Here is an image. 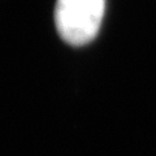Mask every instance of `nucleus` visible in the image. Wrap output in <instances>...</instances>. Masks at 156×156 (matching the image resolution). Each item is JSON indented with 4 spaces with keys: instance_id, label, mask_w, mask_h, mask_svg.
Wrapping results in <instances>:
<instances>
[{
    "instance_id": "nucleus-1",
    "label": "nucleus",
    "mask_w": 156,
    "mask_h": 156,
    "mask_svg": "<svg viewBox=\"0 0 156 156\" xmlns=\"http://www.w3.org/2000/svg\"><path fill=\"white\" fill-rule=\"evenodd\" d=\"M105 0H57L55 22L60 37L72 46H83L99 33Z\"/></svg>"
}]
</instances>
